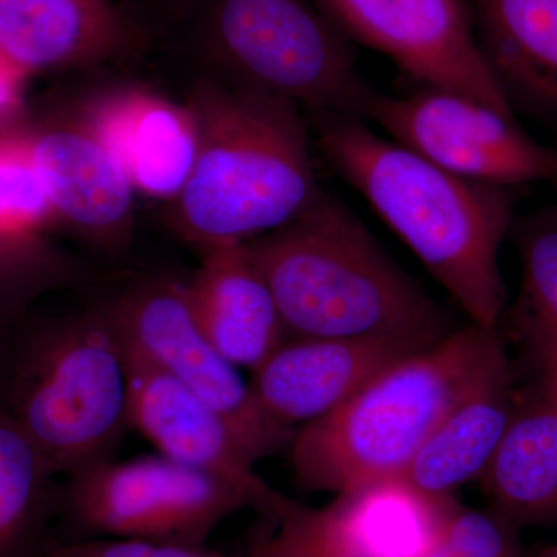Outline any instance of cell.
I'll return each instance as SVG.
<instances>
[{
	"label": "cell",
	"mask_w": 557,
	"mask_h": 557,
	"mask_svg": "<svg viewBox=\"0 0 557 557\" xmlns=\"http://www.w3.org/2000/svg\"><path fill=\"white\" fill-rule=\"evenodd\" d=\"M100 306L132 350L218 409L256 460L289 446L293 435L263 417L239 368L205 335L186 282L174 276L139 278Z\"/></svg>",
	"instance_id": "8"
},
{
	"label": "cell",
	"mask_w": 557,
	"mask_h": 557,
	"mask_svg": "<svg viewBox=\"0 0 557 557\" xmlns=\"http://www.w3.org/2000/svg\"><path fill=\"white\" fill-rule=\"evenodd\" d=\"M24 76V73L0 57V119L9 116L20 106V83Z\"/></svg>",
	"instance_id": "28"
},
{
	"label": "cell",
	"mask_w": 557,
	"mask_h": 557,
	"mask_svg": "<svg viewBox=\"0 0 557 557\" xmlns=\"http://www.w3.org/2000/svg\"><path fill=\"white\" fill-rule=\"evenodd\" d=\"M348 40L386 54L423 86L516 115L498 86L469 0H317Z\"/></svg>",
	"instance_id": "10"
},
{
	"label": "cell",
	"mask_w": 557,
	"mask_h": 557,
	"mask_svg": "<svg viewBox=\"0 0 557 557\" xmlns=\"http://www.w3.org/2000/svg\"><path fill=\"white\" fill-rule=\"evenodd\" d=\"M527 557H557V544L552 545V547L542 549V552L536 553V555Z\"/></svg>",
	"instance_id": "32"
},
{
	"label": "cell",
	"mask_w": 557,
	"mask_h": 557,
	"mask_svg": "<svg viewBox=\"0 0 557 557\" xmlns=\"http://www.w3.org/2000/svg\"><path fill=\"white\" fill-rule=\"evenodd\" d=\"M186 288L205 335L237 368H259L288 339L276 299L247 244L205 251Z\"/></svg>",
	"instance_id": "16"
},
{
	"label": "cell",
	"mask_w": 557,
	"mask_h": 557,
	"mask_svg": "<svg viewBox=\"0 0 557 557\" xmlns=\"http://www.w3.org/2000/svg\"><path fill=\"white\" fill-rule=\"evenodd\" d=\"M11 350V327L0 324V399L5 387L7 372H9Z\"/></svg>",
	"instance_id": "29"
},
{
	"label": "cell",
	"mask_w": 557,
	"mask_h": 557,
	"mask_svg": "<svg viewBox=\"0 0 557 557\" xmlns=\"http://www.w3.org/2000/svg\"><path fill=\"white\" fill-rule=\"evenodd\" d=\"M185 104L196 123L197 153L168 215L183 240L203 252L247 244L324 196L298 106L207 72L194 81Z\"/></svg>",
	"instance_id": "2"
},
{
	"label": "cell",
	"mask_w": 557,
	"mask_h": 557,
	"mask_svg": "<svg viewBox=\"0 0 557 557\" xmlns=\"http://www.w3.org/2000/svg\"><path fill=\"white\" fill-rule=\"evenodd\" d=\"M196 46L207 73L306 110L368 121L380 94L309 0H197Z\"/></svg>",
	"instance_id": "6"
},
{
	"label": "cell",
	"mask_w": 557,
	"mask_h": 557,
	"mask_svg": "<svg viewBox=\"0 0 557 557\" xmlns=\"http://www.w3.org/2000/svg\"><path fill=\"white\" fill-rule=\"evenodd\" d=\"M245 508H251L248 498L230 483L161 454L110 458L69 475L58 504L81 539L180 545H205L223 520Z\"/></svg>",
	"instance_id": "7"
},
{
	"label": "cell",
	"mask_w": 557,
	"mask_h": 557,
	"mask_svg": "<svg viewBox=\"0 0 557 557\" xmlns=\"http://www.w3.org/2000/svg\"><path fill=\"white\" fill-rule=\"evenodd\" d=\"M545 391L557 399V370L545 375Z\"/></svg>",
	"instance_id": "30"
},
{
	"label": "cell",
	"mask_w": 557,
	"mask_h": 557,
	"mask_svg": "<svg viewBox=\"0 0 557 557\" xmlns=\"http://www.w3.org/2000/svg\"><path fill=\"white\" fill-rule=\"evenodd\" d=\"M424 348L395 339L288 338L251 370L249 387L263 417L295 435L335 412L381 370Z\"/></svg>",
	"instance_id": "13"
},
{
	"label": "cell",
	"mask_w": 557,
	"mask_h": 557,
	"mask_svg": "<svg viewBox=\"0 0 557 557\" xmlns=\"http://www.w3.org/2000/svg\"><path fill=\"white\" fill-rule=\"evenodd\" d=\"M87 278L86 267L39 231L0 223V324L13 327L44 296Z\"/></svg>",
	"instance_id": "23"
},
{
	"label": "cell",
	"mask_w": 557,
	"mask_h": 557,
	"mask_svg": "<svg viewBox=\"0 0 557 557\" xmlns=\"http://www.w3.org/2000/svg\"><path fill=\"white\" fill-rule=\"evenodd\" d=\"M54 220L53 208L33 161L24 131L0 134V223L39 231Z\"/></svg>",
	"instance_id": "24"
},
{
	"label": "cell",
	"mask_w": 557,
	"mask_h": 557,
	"mask_svg": "<svg viewBox=\"0 0 557 557\" xmlns=\"http://www.w3.org/2000/svg\"><path fill=\"white\" fill-rule=\"evenodd\" d=\"M368 121L460 177L511 188L557 182V146L531 137L516 115L456 91L431 86L408 97L380 91Z\"/></svg>",
	"instance_id": "9"
},
{
	"label": "cell",
	"mask_w": 557,
	"mask_h": 557,
	"mask_svg": "<svg viewBox=\"0 0 557 557\" xmlns=\"http://www.w3.org/2000/svg\"><path fill=\"white\" fill-rule=\"evenodd\" d=\"M0 405L57 475L113 458L131 429L129 364L104 309L13 325Z\"/></svg>",
	"instance_id": "5"
},
{
	"label": "cell",
	"mask_w": 557,
	"mask_h": 557,
	"mask_svg": "<svg viewBox=\"0 0 557 557\" xmlns=\"http://www.w3.org/2000/svg\"><path fill=\"white\" fill-rule=\"evenodd\" d=\"M75 112L119 160L135 190L168 201L178 196L197 153L188 106L131 86L100 91Z\"/></svg>",
	"instance_id": "15"
},
{
	"label": "cell",
	"mask_w": 557,
	"mask_h": 557,
	"mask_svg": "<svg viewBox=\"0 0 557 557\" xmlns=\"http://www.w3.org/2000/svg\"><path fill=\"white\" fill-rule=\"evenodd\" d=\"M522 282L512 327L545 375L557 370V205L515 222Z\"/></svg>",
	"instance_id": "22"
},
{
	"label": "cell",
	"mask_w": 557,
	"mask_h": 557,
	"mask_svg": "<svg viewBox=\"0 0 557 557\" xmlns=\"http://www.w3.org/2000/svg\"><path fill=\"white\" fill-rule=\"evenodd\" d=\"M307 123L332 170L412 249L469 321L498 327L508 300L500 248L516 222V188L443 170L355 116L307 110Z\"/></svg>",
	"instance_id": "1"
},
{
	"label": "cell",
	"mask_w": 557,
	"mask_h": 557,
	"mask_svg": "<svg viewBox=\"0 0 557 557\" xmlns=\"http://www.w3.org/2000/svg\"><path fill=\"white\" fill-rule=\"evenodd\" d=\"M512 369L469 395L449 413L410 461L403 478L431 496H453L480 480L504 438L512 410Z\"/></svg>",
	"instance_id": "20"
},
{
	"label": "cell",
	"mask_w": 557,
	"mask_h": 557,
	"mask_svg": "<svg viewBox=\"0 0 557 557\" xmlns=\"http://www.w3.org/2000/svg\"><path fill=\"white\" fill-rule=\"evenodd\" d=\"M491 509L512 525L557 527V399H516L504 438L480 478Z\"/></svg>",
	"instance_id": "19"
},
{
	"label": "cell",
	"mask_w": 557,
	"mask_h": 557,
	"mask_svg": "<svg viewBox=\"0 0 557 557\" xmlns=\"http://www.w3.org/2000/svg\"><path fill=\"white\" fill-rule=\"evenodd\" d=\"M288 338L395 339L431 347L448 313L324 193L306 214L247 242Z\"/></svg>",
	"instance_id": "3"
},
{
	"label": "cell",
	"mask_w": 557,
	"mask_h": 557,
	"mask_svg": "<svg viewBox=\"0 0 557 557\" xmlns=\"http://www.w3.org/2000/svg\"><path fill=\"white\" fill-rule=\"evenodd\" d=\"M424 557H458L456 555H453V553L446 552L445 548L438 547V545H435L434 549H432L431 553H429L428 556Z\"/></svg>",
	"instance_id": "31"
},
{
	"label": "cell",
	"mask_w": 557,
	"mask_h": 557,
	"mask_svg": "<svg viewBox=\"0 0 557 557\" xmlns=\"http://www.w3.org/2000/svg\"><path fill=\"white\" fill-rule=\"evenodd\" d=\"M54 220L101 255L123 256L135 231V190L78 113L24 131Z\"/></svg>",
	"instance_id": "12"
},
{
	"label": "cell",
	"mask_w": 557,
	"mask_h": 557,
	"mask_svg": "<svg viewBox=\"0 0 557 557\" xmlns=\"http://www.w3.org/2000/svg\"><path fill=\"white\" fill-rule=\"evenodd\" d=\"M511 369L496 329L469 322L434 346L381 370L335 412L299 428L289 457L300 485L344 493L403 475L438 424Z\"/></svg>",
	"instance_id": "4"
},
{
	"label": "cell",
	"mask_w": 557,
	"mask_h": 557,
	"mask_svg": "<svg viewBox=\"0 0 557 557\" xmlns=\"http://www.w3.org/2000/svg\"><path fill=\"white\" fill-rule=\"evenodd\" d=\"M124 347L129 364L131 429L149 440L161 456L239 490L260 518L281 519L298 507L259 478L258 460L218 409L126 343Z\"/></svg>",
	"instance_id": "11"
},
{
	"label": "cell",
	"mask_w": 557,
	"mask_h": 557,
	"mask_svg": "<svg viewBox=\"0 0 557 557\" xmlns=\"http://www.w3.org/2000/svg\"><path fill=\"white\" fill-rule=\"evenodd\" d=\"M143 46L141 25L119 0H0V57L24 75L100 67Z\"/></svg>",
	"instance_id": "14"
},
{
	"label": "cell",
	"mask_w": 557,
	"mask_h": 557,
	"mask_svg": "<svg viewBox=\"0 0 557 557\" xmlns=\"http://www.w3.org/2000/svg\"><path fill=\"white\" fill-rule=\"evenodd\" d=\"M53 469L0 405V557H42L60 504Z\"/></svg>",
	"instance_id": "21"
},
{
	"label": "cell",
	"mask_w": 557,
	"mask_h": 557,
	"mask_svg": "<svg viewBox=\"0 0 557 557\" xmlns=\"http://www.w3.org/2000/svg\"><path fill=\"white\" fill-rule=\"evenodd\" d=\"M247 557H355L330 534L319 508L298 505L281 519L260 518L249 530Z\"/></svg>",
	"instance_id": "25"
},
{
	"label": "cell",
	"mask_w": 557,
	"mask_h": 557,
	"mask_svg": "<svg viewBox=\"0 0 557 557\" xmlns=\"http://www.w3.org/2000/svg\"><path fill=\"white\" fill-rule=\"evenodd\" d=\"M480 46L512 110L557 132V0H469Z\"/></svg>",
	"instance_id": "17"
},
{
	"label": "cell",
	"mask_w": 557,
	"mask_h": 557,
	"mask_svg": "<svg viewBox=\"0 0 557 557\" xmlns=\"http://www.w3.org/2000/svg\"><path fill=\"white\" fill-rule=\"evenodd\" d=\"M42 557H240L207 545L164 544L139 539L94 537L81 541L47 539Z\"/></svg>",
	"instance_id": "27"
},
{
	"label": "cell",
	"mask_w": 557,
	"mask_h": 557,
	"mask_svg": "<svg viewBox=\"0 0 557 557\" xmlns=\"http://www.w3.org/2000/svg\"><path fill=\"white\" fill-rule=\"evenodd\" d=\"M438 547L458 557H527L520 530L493 509L454 504L440 533Z\"/></svg>",
	"instance_id": "26"
},
{
	"label": "cell",
	"mask_w": 557,
	"mask_h": 557,
	"mask_svg": "<svg viewBox=\"0 0 557 557\" xmlns=\"http://www.w3.org/2000/svg\"><path fill=\"white\" fill-rule=\"evenodd\" d=\"M453 496H431L403 475L362 483L319 508L325 527L355 557H424L437 545Z\"/></svg>",
	"instance_id": "18"
}]
</instances>
